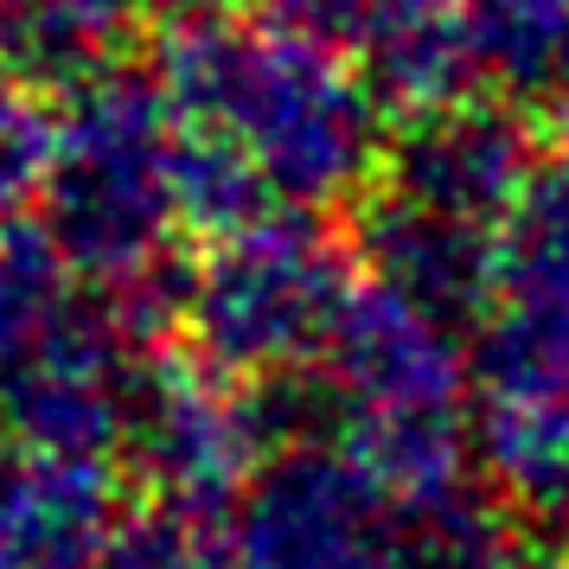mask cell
I'll return each mask as SVG.
<instances>
[{"label":"cell","mask_w":569,"mask_h":569,"mask_svg":"<svg viewBox=\"0 0 569 569\" xmlns=\"http://www.w3.org/2000/svg\"><path fill=\"white\" fill-rule=\"evenodd\" d=\"M173 206H180L186 231L224 237V231H237V224L262 218L276 199H269L262 173L243 160L237 141L173 116Z\"/></svg>","instance_id":"cell-14"},{"label":"cell","mask_w":569,"mask_h":569,"mask_svg":"<svg viewBox=\"0 0 569 569\" xmlns=\"http://www.w3.org/2000/svg\"><path fill=\"white\" fill-rule=\"evenodd\" d=\"M257 0H141V20L167 32H199V27H224V20H243Z\"/></svg>","instance_id":"cell-19"},{"label":"cell","mask_w":569,"mask_h":569,"mask_svg":"<svg viewBox=\"0 0 569 569\" xmlns=\"http://www.w3.org/2000/svg\"><path fill=\"white\" fill-rule=\"evenodd\" d=\"M531 167H538V122H525L512 103L487 90H467L390 122L378 186L492 231Z\"/></svg>","instance_id":"cell-7"},{"label":"cell","mask_w":569,"mask_h":569,"mask_svg":"<svg viewBox=\"0 0 569 569\" xmlns=\"http://www.w3.org/2000/svg\"><path fill=\"white\" fill-rule=\"evenodd\" d=\"M154 78L180 122L243 148L276 206L333 211L378 180L390 116L359 64L308 32L250 20L167 32Z\"/></svg>","instance_id":"cell-1"},{"label":"cell","mask_w":569,"mask_h":569,"mask_svg":"<svg viewBox=\"0 0 569 569\" xmlns=\"http://www.w3.org/2000/svg\"><path fill=\"white\" fill-rule=\"evenodd\" d=\"M518 538L506 512L461 473L422 492H397L385 525V569H512Z\"/></svg>","instance_id":"cell-11"},{"label":"cell","mask_w":569,"mask_h":569,"mask_svg":"<svg viewBox=\"0 0 569 569\" xmlns=\"http://www.w3.org/2000/svg\"><path fill=\"white\" fill-rule=\"evenodd\" d=\"M320 359L339 403L333 416L467 410V339L359 276L320 339Z\"/></svg>","instance_id":"cell-8"},{"label":"cell","mask_w":569,"mask_h":569,"mask_svg":"<svg viewBox=\"0 0 569 569\" xmlns=\"http://www.w3.org/2000/svg\"><path fill=\"white\" fill-rule=\"evenodd\" d=\"M346 288L352 243L308 206H269L250 224L211 237L206 257L186 269L180 327L224 378H269L320 359Z\"/></svg>","instance_id":"cell-3"},{"label":"cell","mask_w":569,"mask_h":569,"mask_svg":"<svg viewBox=\"0 0 569 569\" xmlns=\"http://www.w3.org/2000/svg\"><path fill=\"white\" fill-rule=\"evenodd\" d=\"M211 512H180V506H154L134 525H109L103 550L90 569H231V543L206 525Z\"/></svg>","instance_id":"cell-16"},{"label":"cell","mask_w":569,"mask_h":569,"mask_svg":"<svg viewBox=\"0 0 569 569\" xmlns=\"http://www.w3.org/2000/svg\"><path fill=\"white\" fill-rule=\"evenodd\" d=\"M531 103L543 109V129H550V141H557V154H569V64H563L550 83H543Z\"/></svg>","instance_id":"cell-20"},{"label":"cell","mask_w":569,"mask_h":569,"mask_svg":"<svg viewBox=\"0 0 569 569\" xmlns=\"http://www.w3.org/2000/svg\"><path fill=\"white\" fill-rule=\"evenodd\" d=\"M352 269H365V282L403 295L410 308H422L429 320L473 333L499 301V276H492V231L448 218L436 206H416L390 186H365L352 199Z\"/></svg>","instance_id":"cell-9"},{"label":"cell","mask_w":569,"mask_h":569,"mask_svg":"<svg viewBox=\"0 0 569 569\" xmlns=\"http://www.w3.org/2000/svg\"><path fill=\"white\" fill-rule=\"evenodd\" d=\"M237 492L231 569H385L390 492L346 448L295 441Z\"/></svg>","instance_id":"cell-6"},{"label":"cell","mask_w":569,"mask_h":569,"mask_svg":"<svg viewBox=\"0 0 569 569\" xmlns=\"http://www.w3.org/2000/svg\"><path fill=\"white\" fill-rule=\"evenodd\" d=\"M257 7H269L276 27L308 32L320 46H333V52H352L359 32L371 27V13H378L385 0H257Z\"/></svg>","instance_id":"cell-18"},{"label":"cell","mask_w":569,"mask_h":569,"mask_svg":"<svg viewBox=\"0 0 569 569\" xmlns=\"http://www.w3.org/2000/svg\"><path fill=\"white\" fill-rule=\"evenodd\" d=\"M141 346L122 333L109 295H71L64 308L0 352V429L32 455H71L97 461L129 403V378Z\"/></svg>","instance_id":"cell-5"},{"label":"cell","mask_w":569,"mask_h":569,"mask_svg":"<svg viewBox=\"0 0 569 569\" xmlns=\"http://www.w3.org/2000/svg\"><path fill=\"white\" fill-rule=\"evenodd\" d=\"M499 301H569V154H538L492 224Z\"/></svg>","instance_id":"cell-13"},{"label":"cell","mask_w":569,"mask_h":569,"mask_svg":"<svg viewBox=\"0 0 569 569\" xmlns=\"http://www.w3.org/2000/svg\"><path fill=\"white\" fill-rule=\"evenodd\" d=\"M32 211L71 276L97 288L173 257V103L154 71L116 58L64 90Z\"/></svg>","instance_id":"cell-2"},{"label":"cell","mask_w":569,"mask_h":569,"mask_svg":"<svg viewBox=\"0 0 569 569\" xmlns=\"http://www.w3.org/2000/svg\"><path fill=\"white\" fill-rule=\"evenodd\" d=\"M480 78L538 97L569 64V0H467Z\"/></svg>","instance_id":"cell-15"},{"label":"cell","mask_w":569,"mask_h":569,"mask_svg":"<svg viewBox=\"0 0 569 569\" xmlns=\"http://www.w3.org/2000/svg\"><path fill=\"white\" fill-rule=\"evenodd\" d=\"M46 160H52V109H46V97L0 78V231L32 211Z\"/></svg>","instance_id":"cell-17"},{"label":"cell","mask_w":569,"mask_h":569,"mask_svg":"<svg viewBox=\"0 0 569 569\" xmlns=\"http://www.w3.org/2000/svg\"><path fill=\"white\" fill-rule=\"evenodd\" d=\"M116 441L129 448L134 480L154 492V506L218 512L250 480L269 436L257 397H243L237 378L206 359L160 352V359H134Z\"/></svg>","instance_id":"cell-4"},{"label":"cell","mask_w":569,"mask_h":569,"mask_svg":"<svg viewBox=\"0 0 569 569\" xmlns=\"http://www.w3.org/2000/svg\"><path fill=\"white\" fill-rule=\"evenodd\" d=\"M512 569H569L563 557H538V550H518V563Z\"/></svg>","instance_id":"cell-21"},{"label":"cell","mask_w":569,"mask_h":569,"mask_svg":"<svg viewBox=\"0 0 569 569\" xmlns=\"http://www.w3.org/2000/svg\"><path fill=\"white\" fill-rule=\"evenodd\" d=\"M467 339L480 403H569V301H492Z\"/></svg>","instance_id":"cell-12"},{"label":"cell","mask_w":569,"mask_h":569,"mask_svg":"<svg viewBox=\"0 0 569 569\" xmlns=\"http://www.w3.org/2000/svg\"><path fill=\"white\" fill-rule=\"evenodd\" d=\"M141 0H0V78L64 97L129 52Z\"/></svg>","instance_id":"cell-10"}]
</instances>
